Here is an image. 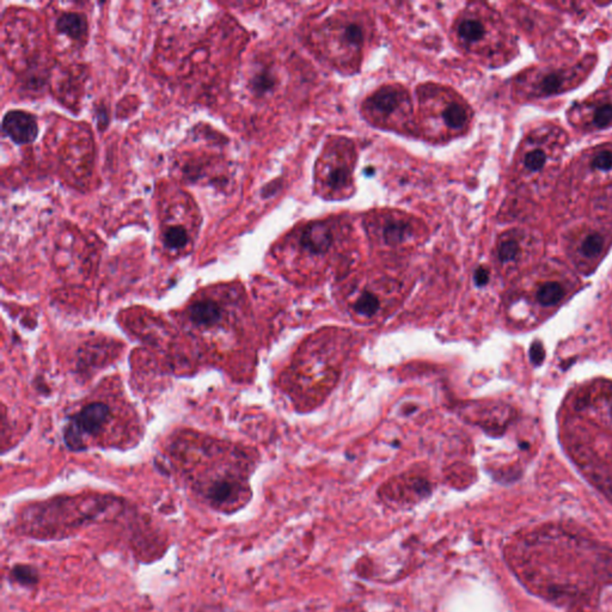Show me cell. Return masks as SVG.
<instances>
[{
	"instance_id": "16",
	"label": "cell",
	"mask_w": 612,
	"mask_h": 612,
	"mask_svg": "<svg viewBox=\"0 0 612 612\" xmlns=\"http://www.w3.org/2000/svg\"><path fill=\"white\" fill-rule=\"evenodd\" d=\"M604 247V239L599 234H591L584 239L581 244V252L582 255L589 258L598 256Z\"/></svg>"
},
{
	"instance_id": "4",
	"label": "cell",
	"mask_w": 612,
	"mask_h": 612,
	"mask_svg": "<svg viewBox=\"0 0 612 612\" xmlns=\"http://www.w3.org/2000/svg\"><path fill=\"white\" fill-rule=\"evenodd\" d=\"M300 247L312 255H323L334 242L333 229L329 223L316 221L304 227L300 234Z\"/></svg>"
},
{
	"instance_id": "9",
	"label": "cell",
	"mask_w": 612,
	"mask_h": 612,
	"mask_svg": "<svg viewBox=\"0 0 612 612\" xmlns=\"http://www.w3.org/2000/svg\"><path fill=\"white\" fill-rule=\"evenodd\" d=\"M86 21L84 16L74 12L63 14L57 21V29L59 32L72 37V39H81L86 32Z\"/></svg>"
},
{
	"instance_id": "17",
	"label": "cell",
	"mask_w": 612,
	"mask_h": 612,
	"mask_svg": "<svg viewBox=\"0 0 612 612\" xmlns=\"http://www.w3.org/2000/svg\"><path fill=\"white\" fill-rule=\"evenodd\" d=\"M519 252H520V247H519L517 241H514V239H504L500 243L499 250H498L500 261L504 262V263L514 261L519 256Z\"/></svg>"
},
{
	"instance_id": "6",
	"label": "cell",
	"mask_w": 612,
	"mask_h": 612,
	"mask_svg": "<svg viewBox=\"0 0 612 612\" xmlns=\"http://www.w3.org/2000/svg\"><path fill=\"white\" fill-rule=\"evenodd\" d=\"M190 320L198 327H214L221 320L219 304L213 300H200L194 303L188 310Z\"/></svg>"
},
{
	"instance_id": "8",
	"label": "cell",
	"mask_w": 612,
	"mask_h": 612,
	"mask_svg": "<svg viewBox=\"0 0 612 612\" xmlns=\"http://www.w3.org/2000/svg\"><path fill=\"white\" fill-rule=\"evenodd\" d=\"M456 32H457L459 40L467 45H478V42H481L484 39L487 32L486 26L483 24L481 19L473 17V16L460 19L457 23Z\"/></svg>"
},
{
	"instance_id": "10",
	"label": "cell",
	"mask_w": 612,
	"mask_h": 612,
	"mask_svg": "<svg viewBox=\"0 0 612 612\" xmlns=\"http://www.w3.org/2000/svg\"><path fill=\"white\" fill-rule=\"evenodd\" d=\"M336 37L345 50H358L364 43V29L359 23H345Z\"/></svg>"
},
{
	"instance_id": "3",
	"label": "cell",
	"mask_w": 612,
	"mask_h": 612,
	"mask_svg": "<svg viewBox=\"0 0 612 612\" xmlns=\"http://www.w3.org/2000/svg\"><path fill=\"white\" fill-rule=\"evenodd\" d=\"M407 105V96L403 91L387 86L377 91L367 101L369 112L380 117L392 116L398 114Z\"/></svg>"
},
{
	"instance_id": "7",
	"label": "cell",
	"mask_w": 612,
	"mask_h": 612,
	"mask_svg": "<svg viewBox=\"0 0 612 612\" xmlns=\"http://www.w3.org/2000/svg\"><path fill=\"white\" fill-rule=\"evenodd\" d=\"M440 117L447 130L458 132L464 130V127L468 125L470 114L462 102L457 99H449L444 104Z\"/></svg>"
},
{
	"instance_id": "18",
	"label": "cell",
	"mask_w": 612,
	"mask_h": 612,
	"mask_svg": "<svg viewBox=\"0 0 612 612\" xmlns=\"http://www.w3.org/2000/svg\"><path fill=\"white\" fill-rule=\"evenodd\" d=\"M547 154L543 150H532L524 157V165L529 172H540L544 167Z\"/></svg>"
},
{
	"instance_id": "5",
	"label": "cell",
	"mask_w": 612,
	"mask_h": 612,
	"mask_svg": "<svg viewBox=\"0 0 612 612\" xmlns=\"http://www.w3.org/2000/svg\"><path fill=\"white\" fill-rule=\"evenodd\" d=\"M351 183V167L349 163L343 159L329 163L325 169V185L332 193L347 192Z\"/></svg>"
},
{
	"instance_id": "2",
	"label": "cell",
	"mask_w": 612,
	"mask_h": 612,
	"mask_svg": "<svg viewBox=\"0 0 612 612\" xmlns=\"http://www.w3.org/2000/svg\"><path fill=\"white\" fill-rule=\"evenodd\" d=\"M3 130L16 144H30L37 136V123L30 114L11 110L3 120Z\"/></svg>"
},
{
	"instance_id": "23",
	"label": "cell",
	"mask_w": 612,
	"mask_h": 612,
	"mask_svg": "<svg viewBox=\"0 0 612 612\" xmlns=\"http://www.w3.org/2000/svg\"><path fill=\"white\" fill-rule=\"evenodd\" d=\"M544 348H543V345L540 343H535L531 346V349H530V358H531V361L535 365H540L544 360Z\"/></svg>"
},
{
	"instance_id": "19",
	"label": "cell",
	"mask_w": 612,
	"mask_h": 612,
	"mask_svg": "<svg viewBox=\"0 0 612 612\" xmlns=\"http://www.w3.org/2000/svg\"><path fill=\"white\" fill-rule=\"evenodd\" d=\"M593 122L598 128L609 126L612 122V104H602L594 112Z\"/></svg>"
},
{
	"instance_id": "24",
	"label": "cell",
	"mask_w": 612,
	"mask_h": 612,
	"mask_svg": "<svg viewBox=\"0 0 612 612\" xmlns=\"http://www.w3.org/2000/svg\"><path fill=\"white\" fill-rule=\"evenodd\" d=\"M473 280H475V284L478 285V286H484V285H487V283H488V280H489V272H488L486 268L480 267V268L475 272Z\"/></svg>"
},
{
	"instance_id": "21",
	"label": "cell",
	"mask_w": 612,
	"mask_h": 612,
	"mask_svg": "<svg viewBox=\"0 0 612 612\" xmlns=\"http://www.w3.org/2000/svg\"><path fill=\"white\" fill-rule=\"evenodd\" d=\"M591 165L595 170L600 172H609L612 169V152L611 151H602L592 159Z\"/></svg>"
},
{
	"instance_id": "22",
	"label": "cell",
	"mask_w": 612,
	"mask_h": 612,
	"mask_svg": "<svg viewBox=\"0 0 612 612\" xmlns=\"http://www.w3.org/2000/svg\"><path fill=\"white\" fill-rule=\"evenodd\" d=\"M14 575L16 576V579L19 582L28 584V582L35 581V575H34V573L30 572V568L24 567V566L16 567V569L14 571Z\"/></svg>"
},
{
	"instance_id": "13",
	"label": "cell",
	"mask_w": 612,
	"mask_h": 612,
	"mask_svg": "<svg viewBox=\"0 0 612 612\" xmlns=\"http://www.w3.org/2000/svg\"><path fill=\"white\" fill-rule=\"evenodd\" d=\"M378 309V298L369 292L363 293L354 304V310L365 317H372L377 314Z\"/></svg>"
},
{
	"instance_id": "12",
	"label": "cell",
	"mask_w": 612,
	"mask_h": 612,
	"mask_svg": "<svg viewBox=\"0 0 612 612\" xmlns=\"http://www.w3.org/2000/svg\"><path fill=\"white\" fill-rule=\"evenodd\" d=\"M563 297V288L558 283H547L537 292V300L544 306L558 304Z\"/></svg>"
},
{
	"instance_id": "20",
	"label": "cell",
	"mask_w": 612,
	"mask_h": 612,
	"mask_svg": "<svg viewBox=\"0 0 612 612\" xmlns=\"http://www.w3.org/2000/svg\"><path fill=\"white\" fill-rule=\"evenodd\" d=\"M562 76L558 73H550L548 76H545L542 81H540V90L543 91L547 95L554 94L562 85Z\"/></svg>"
},
{
	"instance_id": "15",
	"label": "cell",
	"mask_w": 612,
	"mask_h": 612,
	"mask_svg": "<svg viewBox=\"0 0 612 612\" xmlns=\"http://www.w3.org/2000/svg\"><path fill=\"white\" fill-rule=\"evenodd\" d=\"M187 242H188V234L182 226H172L164 232V244L167 248H183Z\"/></svg>"
},
{
	"instance_id": "11",
	"label": "cell",
	"mask_w": 612,
	"mask_h": 612,
	"mask_svg": "<svg viewBox=\"0 0 612 612\" xmlns=\"http://www.w3.org/2000/svg\"><path fill=\"white\" fill-rule=\"evenodd\" d=\"M411 225L403 219H390L382 226V238L390 245L403 243L411 234Z\"/></svg>"
},
{
	"instance_id": "1",
	"label": "cell",
	"mask_w": 612,
	"mask_h": 612,
	"mask_svg": "<svg viewBox=\"0 0 612 612\" xmlns=\"http://www.w3.org/2000/svg\"><path fill=\"white\" fill-rule=\"evenodd\" d=\"M110 420V410L103 402H92L81 408L68 425L65 440L73 450H79L84 437H94L102 432Z\"/></svg>"
},
{
	"instance_id": "14",
	"label": "cell",
	"mask_w": 612,
	"mask_h": 612,
	"mask_svg": "<svg viewBox=\"0 0 612 612\" xmlns=\"http://www.w3.org/2000/svg\"><path fill=\"white\" fill-rule=\"evenodd\" d=\"M275 85H276V79H275L274 74L270 71L265 70V71L257 73L252 78V90L258 95H265L267 92H270L274 89Z\"/></svg>"
}]
</instances>
